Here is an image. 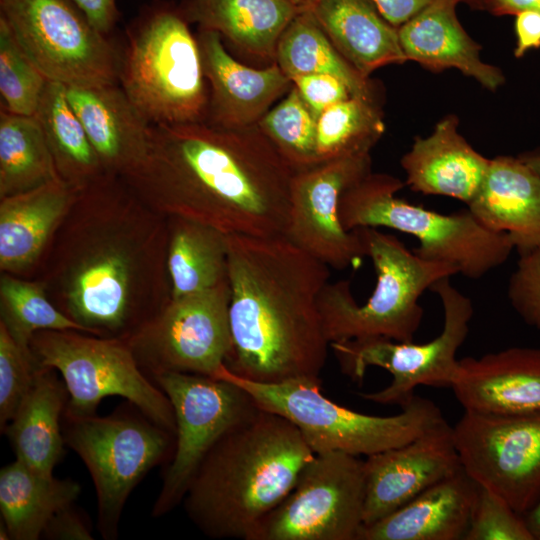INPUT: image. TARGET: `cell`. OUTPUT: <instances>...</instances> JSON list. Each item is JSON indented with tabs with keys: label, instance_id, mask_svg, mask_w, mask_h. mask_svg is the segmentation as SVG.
I'll return each mask as SVG.
<instances>
[{
	"label": "cell",
	"instance_id": "obj_1",
	"mask_svg": "<svg viewBox=\"0 0 540 540\" xmlns=\"http://www.w3.org/2000/svg\"><path fill=\"white\" fill-rule=\"evenodd\" d=\"M295 171L258 125H152L142 160L121 179L158 211L225 234L285 236Z\"/></svg>",
	"mask_w": 540,
	"mask_h": 540
},
{
	"label": "cell",
	"instance_id": "obj_2",
	"mask_svg": "<svg viewBox=\"0 0 540 540\" xmlns=\"http://www.w3.org/2000/svg\"><path fill=\"white\" fill-rule=\"evenodd\" d=\"M232 350L226 367L260 383L320 380L329 341L318 306L329 266L285 236L226 234Z\"/></svg>",
	"mask_w": 540,
	"mask_h": 540
},
{
	"label": "cell",
	"instance_id": "obj_3",
	"mask_svg": "<svg viewBox=\"0 0 540 540\" xmlns=\"http://www.w3.org/2000/svg\"><path fill=\"white\" fill-rule=\"evenodd\" d=\"M314 455L293 423L260 408L206 455L182 501L185 512L210 538L250 540Z\"/></svg>",
	"mask_w": 540,
	"mask_h": 540
},
{
	"label": "cell",
	"instance_id": "obj_4",
	"mask_svg": "<svg viewBox=\"0 0 540 540\" xmlns=\"http://www.w3.org/2000/svg\"><path fill=\"white\" fill-rule=\"evenodd\" d=\"M354 231L373 263L377 282L364 304L356 302L348 280L324 286L318 306L329 344L374 337L413 341L424 314L420 297L438 280L459 273L458 268L425 260L378 228Z\"/></svg>",
	"mask_w": 540,
	"mask_h": 540
},
{
	"label": "cell",
	"instance_id": "obj_5",
	"mask_svg": "<svg viewBox=\"0 0 540 540\" xmlns=\"http://www.w3.org/2000/svg\"><path fill=\"white\" fill-rule=\"evenodd\" d=\"M404 185L392 175L370 172L342 193V226L348 231L384 227L410 234L419 241L415 254L454 265L469 279L501 266L515 249L508 234L486 228L468 208L442 214L397 197Z\"/></svg>",
	"mask_w": 540,
	"mask_h": 540
},
{
	"label": "cell",
	"instance_id": "obj_6",
	"mask_svg": "<svg viewBox=\"0 0 540 540\" xmlns=\"http://www.w3.org/2000/svg\"><path fill=\"white\" fill-rule=\"evenodd\" d=\"M119 85L152 125L205 121L209 86L197 37L179 10L156 7L129 28Z\"/></svg>",
	"mask_w": 540,
	"mask_h": 540
},
{
	"label": "cell",
	"instance_id": "obj_7",
	"mask_svg": "<svg viewBox=\"0 0 540 540\" xmlns=\"http://www.w3.org/2000/svg\"><path fill=\"white\" fill-rule=\"evenodd\" d=\"M217 378L240 385L260 408L293 423L315 454L340 451L367 457L408 443L444 419L432 400L417 395L399 413L376 416L328 399L321 392L320 380L260 383L241 378L226 366Z\"/></svg>",
	"mask_w": 540,
	"mask_h": 540
},
{
	"label": "cell",
	"instance_id": "obj_8",
	"mask_svg": "<svg viewBox=\"0 0 540 540\" xmlns=\"http://www.w3.org/2000/svg\"><path fill=\"white\" fill-rule=\"evenodd\" d=\"M64 442L86 465L97 497V529L105 540L118 536L126 501L154 467L168 463L175 434L131 404L107 416L62 417Z\"/></svg>",
	"mask_w": 540,
	"mask_h": 540
},
{
	"label": "cell",
	"instance_id": "obj_9",
	"mask_svg": "<svg viewBox=\"0 0 540 540\" xmlns=\"http://www.w3.org/2000/svg\"><path fill=\"white\" fill-rule=\"evenodd\" d=\"M79 331H40L30 349L40 367L60 372L68 391L65 413L96 414L101 401L120 396L156 424L175 434V417L163 390L140 367L125 339Z\"/></svg>",
	"mask_w": 540,
	"mask_h": 540
},
{
	"label": "cell",
	"instance_id": "obj_10",
	"mask_svg": "<svg viewBox=\"0 0 540 540\" xmlns=\"http://www.w3.org/2000/svg\"><path fill=\"white\" fill-rule=\"evenodd\" d=\"M430 290L440 298L444 312L442 332L433 340L417 344L374 337L330 343L341 371L351 379H363L369 367L392 375L385 388L359 393L363 399L403 406L418 386L452 387L459 366L457 351L468 335L474 308L450 277L438 280Z\"/></svg>",
	"mask_w": 540,
	"mask_h": 540
},
{
	"label": "cell",
	"instance_id": "obj_11",
	"mask_svg": "<svg viewBox=\"0 0 540 540\" xmlns=\"http://www.w3.org/2000/svg\"><path fill=\"white\" fill-rule=\"evenodd\" d=\"M0 17L48 81L119 84L120 53L71 0H0Z\"/></svg>",
	"mask_w": 540,
	"mask_h": 540
},
{
	"label": "cell",
	"instance_id": "obj_12",
	"mask_svg": "<svg viewBox=\"0 0 540 540\" xmlns=\"http://www.w3.org/2000/svg\"><path fill=\"white\" fill-rule=\"evenodd\" d=\"M151 379L168 397L176 425L173 454L151 511L157 518L183 501L197 469L218 440L260 407L244 388L228 380L173 371Z\"/></svg>",
	"mask_w": 540,
	"mask_h": 540
},
{
	"label": "cell",
	"instance_id": "obj_13",
	"mask_svg": "<svg viewBox=\"0 0 540 540\" xmlns=\"http://www.w3.org/2000/svg\"><path fill=\"white\" fill-rule=\"evenodd\" d=\"M364 505V460L340 451L315 454L250 540H358Z\"/></svg>",
	"mask_w": 540,
	"mask_h": 540
},
{
	"label": "cell",
	"instance_id": "obj_14",
	"mask_svg": "<svg viewBox=\"0 0 540 540\" xmlns=\"http://www.w3.org/2000/svg\"><path fill=\"white\" fill-rule=\"evenodd\" d=\"M229 300L228 282L170 298L127 340L146 375L173 371L217 378L232 350Z\"/></svg>",
	"mask_w": 540,
	"mask_h": 540
},
{
	"label": "cell",
	"instance_id": "obj_15",
	"mask_svg": "<svg viewBox=\"0 0 540 540\" xmlns=\"http://www.w3.org/2000/svg\"><path fill=\"white\" fill-rule=\"evenodd\" d=\"M453 427L461 466L524 516L540 502V412L464 411Z\"/></svg>",
	"mask_w": 540,
	"mask_h": 540
},
{
	"label": "cell",
	"instance_id": "obj_16",
	"mask_svg": "<svg viewBox=\"0 0 540 540\" xmlns=\"http://www.w3.org/2000/svg\"><path fill=\"white\" fill-rule=\"evenodd\" d=\"M371 172L370 153L319 163L294 173L285 237L330 268H357L366 256L356 231L339 219L342 193Z\"/></svg>",
	"mask_w": 540,
	"mask_h": 540
},
{
	"label": "cell",
	"instance_id": "obj_17",
	"mask_svg": "<svg viewBox=\"0 0 540 540\" xmlns=\"http://www.w3.org/2000/svg\"><path fill=\"white\" fill-rule=\"evenodd\" d=\"M461 468L453 427L445 419L408 443L367 456L364 525L387 516Z\"/></svg>",
	"mask_w": 540,
	"mask_h": 540
},
{
	"label": "cell",
	"instance_id": "obj_18",
	"mask_svg": "<svg viewBox=\"0 0 540 540\" xmlns=\"http://www.w3.org/2000/svg\"><path fill=\"white\" fill-rule=\"evenodd\" d=\"M196 37L209 86L208 122L225 128L257 125L291 88V80L276 62L255 69L233 58L217 32L199 29Z\"/></svg>",
	"mask_w": 540,
	"mask_h": 540
},
{
	"label": "cell",
	"instance_id": "obj_19",
	"mask_svg": "<svg viewBox=\"0 0 540 540\" xmlns=\"http://www.w3.org/2000/svg\"><path fill=\"white\" fill-rule=\"evenodd\" d=\"M131 286L127 253L115 247L95 250L70 275L66 314L90 334L128 340L142 328L132 309Z\"/></svg>",
	"mask_w": 540,
	"mask_h": 540
},
{
	"label": "cell",
	"instance_id": "obj_20",
	"mask_svg": "<svg viewBox=\"0 0 540 540\" xmlns=\"http://www.w3.org/2000/svg\"><path fill=\"white\" fill-rule=\"evenodd\" d=\"M451 389L464 411L540 412V349L511 347L459 359Z\"/></svg>",
	"mask_w": 540,
	"mask_h": 540
},
{
	"label": "cell",
	"instance_id": "obj_21",
	"mask_svg": "<svg viewBox=\"0 0 540 540\" xmlns=\"http://www.w3.org/2000/svg\"><path fill=\"white\" fill-rule=\"evenodd\" d=\"M67 98L108 176L121 178L142 160L152 124L119 84L67 87Z\"/></svg>",
	"mask_w": 540,
	"mask_h": 540
},
{
	"label": "cell",
	"instance_id": "obj_22",
	"mask_svg": "<svg viewBox=\"0 0 540 540\" xmlns=\"http://www.w3.org/2000/svg\"><path fill=\"white\" fill-rule=\"evenodd\" d=\"M461 0H433L398 28L407 61L432 71L457 69L490 91L505 83L503 72L481 58V47L461 25L456 8Z\"/></svg>",
	"mask_w": 540,
	"mask_h": 540
},
{
	"label": "cell",
	"instance_id": "obj_23",
	"mask_svg": "<svg viewBox=\"0 0 540 540\" xmlns=\"http://www.w3.org/2000/svg\"><path fill=\"white\" fill-rule=\"evenodd\" d=\"M458 126L455 115L445 116L430 135L414 140L400 163L411 190L450 197L467 205L477 193L490 159L466 141Z\"/></svg>",
	"mask_w": 540,
	"mask_h": 540
},
{
	"label": "cell",
	"instance_id": "obj_24",
	"mask_svg": "<svg viewBox=\"0 0 540 540\" xmlns=\"http://www.w3.org/2000/svg\"><path fill=\"white\" fill-rule=\"evenodd\" d=\"M467 206L486 228L508 234L519 255L540 248V176L519 157L490 159Z\"/></svg>",
	"mask_w": 540,
	"mask_h": 540
},
{
	"label": "cell",
	"instance_id": "obj_25",
	"mask_svg": "<svg viewBox=\"0 0 540 540\" xmlns=\"http://www.w3.org/2000/svg\"><path fill=\"white\" fill-rule=\"evenodd\" d=\"M477 489V483L461 468L387 516L364 525L358 540L464 539Z\"/></svg>",
	"mask_w": 540,
	"mask_h": 540
},
{
	"label": "cell",
	"instance_id": "obj_26",
	"mask_svg": "<svg viewBox=\"0 0 540 540\" xmlns=\"http://www.w3.org/2000/svg\"><path fill=\"white\" fill-rule=\"evenodd\" d=\"M306 8L338 52L364 77L407 61L398 28L368 0H312Z\"/></svg>",
	"mask_w": 540,
	"mask_h": 540
},
{
	"label": "cell",
	"instance_id": "obj_27",
	"mask_svg": "<svg viewBox=\"0 0 540 540\" xmlns=\"http://www.w3.org/2000/svg\"><path fill=\"white\" fill-rule=\"evenodd\" d=\"M189 23L211 30L239 50L275 62L279 39L301 8L290 0H183Z\"/></svg>",
	"mask_w": 540,
	"mask_h": 540
},
{
	"label": "cell",
	"instance_id": "obj_28",
	"mask_svg": "<svg viewBox=\"0 0 540 540\" xmlns=\"http://www.w3.org/2000/svg\"><path fill=\"white\" fill-rule=\"evenodd\" d=\"M77 193L63 180L58 179L1 199L2 271H20L37 259L52 230L67 212Z\"/></svg>",
	"mask_w": 540,
	"mask_h": 540
},
{
	"label": "cell",
	"instance_id": "obj_29",
	"mask_svg": "<svg viewBox=\"0 0 540 540\" xmlns=\"http://www.w3.org/2000/svg\"><path fill=\"white\" fill-rule=\"evenodd\" d=\"M67 402L66 385L56 370L41 367L15 415L1 431L8 437L17 460L39 472L53 474L64 454L62 417Z\"/></svg>",
	"mask_w": 540,
	"mask_h": 540
},
{
	"label": "cell",
	"instance_id": "obj_30",
	"mask_svg": "<svg viewBox=\"0 0 540 540\" xmlns=\"http://www.w3.org/2000/svg\"><path fill=\"white\" fill-rule=\"evenodd\" d=\"M80 484L39 472L15 459L0 471V511L10 540H38L49 520L74 504Z\"/></svg>",
	"mask_w": 540,
	"mask_h": 540
},
{
	"label": "cell",
	"instance_id": "obj_31",
	"mask_svg": "<svg viewBox=\"0 0 540 540\" xmlns=\"http://www.w3.org/2000/svg\"><path fill=\"white\" fill-rule=\"evenodd\" d=\"M38 120L60 178L83 192L108 177L67 98V87L48 81L37 111Z\"/></svg>",
	"mask_w": 540,
	"mask_h": 540
},
{
	"label": "cell",
	"instance_id": "obj_32",
	"mask_svg": "<svg viewBox=\"0 0 540 540\" xmlns=\"http://www.w3.org/2000/svg\"><path fill=\"white\" fill-rule=\"evenodd\" d=\"M171 218L166 261L171 298L202 292L228 282L226 234L200 222Z\"/></svg>",
	"mask_w": 540,
	"mask_h": 540
},
{
	"label": "cell",
	"instance_id": "obj_33",
	"mask_svg": "<svg viewBox=\"0 0 540 540\" xmlns=\"http://www.w3.org/2000/svg\"><path fill=\"white\" fill-rule=\"evenodd\" d=\"M275 62L290 80L305 74H328L342 80L351 96L376 101L373 82L338 52L307 8L282 33Z\"/></svg>",
	"mask_w": 540,
	"mask_h": 540
},
{
	"label": "cell",
	"instance_id": "obj_34",
	"mask_svg": "<svg viewBox=\"0 0 540 540\" xmlns=\"http://www.w3.org/2000/svg\"><path fill=\"white\" fill-rule=\"evenodd\" d=\"M58 179L61 178L36 117L14 114L1 108V199Z\"/></svg>",
	"mask_w": 540,
	"mask_h": 540
},
{
	"label": "cell",
	"instance_id": "obj_35",
	"mask_svg": "<svg viewBox=\"0 0 540 540\" xmlns=\"http://www.w3.org/2000/svg\"><path fill=\"white\" fill-rule=\"evenodd\" d=\"M385 132L377 101L351 96L322 112L317 118L318 164L370 153Z\"/></svg>",
	"mask_w": 540,
	"mask_h": 540
},
{
	"label": "cell",
	"instance_id": "obj_36",
	"mask_svg": "<svg viewBox=\"0 0 540 540\" xmlns=\"http://www.w3.org/2000/svg\"><path fill=\"white\" fill-rule=\"evenodd\" d=\"M0 297V322L25 349L31 350V339L40 331L73 330L88 333L66 313L58 310L37 283L4 275L0 280Z\"/></svg>",
	"mask_w": 540,
	"mask_h": 540
},
{
	"label": "cell",
	"instance_id": "obj_37",
	"mask_svg": "<svg viewBox=\"0 0 540 540\" xmlns=\"http://www.w3.org/2000/svg\"><path fill=\"white\" fill-rule=\"evenodd\" d=\"M257 125L295 172L318 164L317 117L293 85Z\"/></svg>",
	"mask_w": 540,
	"mask_h": 540
},
{
	"label": "cell",
	"instance_id": "obj_38",
	"mask_svg": "<svg viewBox=\"0 0 540 540\" xmlns=\"http://www.w3.org/2000/svg\"><path fill=\"white\" fill-rule=\"evenodd\" d=\"M47 82L0 17L1 108L18 115L34 116Z\"/></svg>",
	"mask_w": 540,
	"mask_h": 540
},
{
	"label": "cell",
	"instance_id": "obj_39",
	"mask_svg": "<svg viewBox=\"0 0 540 540\" xmlns=\"http://www.w3.org/2000/svg\"><path fill=\"white\" fill-rule=\"evenodd\" d=\"M41 367L0 322V428L11 421Z\"/></svg>",
	"mask_w": 540,
	"mask_h": 540
},
{
	"label": "cell",
	"instance_id": "obj_40",
	"mask_svg": "<svg viewBox=\"0 0 540 540\" xmlns=\"http://www.w3.org/2000/svg\"><path fill=\"white\" fill-rule=\"evenodd\" d=\"M463 540H534V537L522 515L503 498L478 485L473 512Z\"/></svg>",
	"mask_w": 540,
	"mask_h": 540
},
{
	"label": "cell",
	"instance_id": "obj_41",
	"mask_svg": "<svg viewBox=\"0 0 540 540\" xmlns=\"http://www.w3.org/2000/svg\"><path fill=\"white\" fill-rule=\"evenodd\" d=\"M507 296L521 319L540 330V248L519 255Z\"/></svg>",
	"mask_w": 540,
	"mask_h": 540
},
{
	"label": "cell",
	"instance_id": "obj_42",
	"mask_svg": "<svg viewBox=\"0 0 540 540\" xmlns=\"http://www.w3.org/2000/svg\"><path fill=\"white\" fill-rule=\"evenodd\" d=\"M303 101L318 118L334 104L351 97L345 83L328 74H305L291 79Z\"/></svg>",
	"mask_w": 540,
	"mask_h": 540
},
{
	"label": "cell",
	"instance_id": "obj_43",
	"mask_svg": "<svg viewBox=\"0 0 540 540\" xmlns=\"http://www.w3.org/2000/svg\"><path fill=\"white\" fill-rule=\"evenodd\" d=\"M41 538L48 540H92V532L84 515L74 504L59 510L45 526Z\"/></svg>",
	"mask_w": 540,
	"mask_h": 540
},
{
	"label": "cell",
	"instance_id": "obj_44",
	"mask_svg": "<svg viewBox=\"0 0 540 540\" xmlns=\"http://www.w3.org/2000/svg\"><path fill=\"white\" fill-rule=\"evenodd\" d=\"M516 45L514 56L523 57L532 49L540 48V13L522 11L515 15Z\"/></svg>",
	"mask_w": 540,
	"mask_h": 540
},
{
	"label": "cell",
	"instance_id": "obj_45",
	"mask_svg": "<svg viewBox=\"0 0 540 540\" xmlns=\"http://www.w3.org/2000/svg\"><path fill=\"white\" fill-rule=\"evenodd\" d=\"M102 34L108 36L118 20L117 0H71Z\"/></svg>",
	"mask_w": 540,
	"mask_h": 540
},
{
	"label": "cell",
	"instance_id": "obj_46",
	"mask_svg": "<svg viewBox=\"0 0 540 540\" xmlns=\"http://www.w3.org/2000/svg\"><path fill=\"white\" fill-rule=\"evenodd\" d=\"M396 28L411 20L433 0H368Z\"/></svg>",
	"mask_w": 540,
	"mask_h": 540
},
{
	"label": "cell",
	"instance_id": "obj_47",
	"mask_svg": "<svg viewBox=\"0 0 540 540\" xmlns=\"http://www.w3.org/2000/svg\"><path fill=\"white\" fill-rule=\"evenodd\" d=\"M482 11L496 16H515L522 11L540 13V0H483Z\"/></svg>",
	"mask_w": 540,
	"mask_h": 540
},
{
	"label": "cell",
	"instance_id": "obj_48",
	"mask_svg": "<svg viewBox=\"0 0 540 540\" xmlns=\"http://www.w3.org/2000/svg\"><path fill=\"white\" fill-rule=\"evenodd\" d=\"M523 517L534 540H540V502Z\"/></svg>",
	"mask_w": 540,
	"mask_h": 540
},
{
	"label": "cell",
	"instance_id": "obj_49",
	"mask_svg": "<svg viewBox=\"0 0 540 540\" xmlns=\"http://www.w3.org/2000/svg\"><path fill=\"white\" fill-rule=\"evenodd\" d=\"M518 157L540 176V148L524 152Z\"/></svg>",
	"mask_w": 540,
	"mask_h": 540
},
{
	"label": "cell",
	"instance_id": "obj_50",
	"mask_svg": "<svg viewBox=\"0 0 540 540\" xmlns=\"http://www.w3.org/2000/svg\"><path fill=\"white\" fill-rule=\"evenodd\" d=\"M461 1L462 3L467 4L469 7L473 9L482 11L483 0H461Z\"/></svg>",
	"mask_w": 540,
	"mask_h": 540
},
{
	"label": "cell",
	"instance_id": "obj_51",
	"mask_svg": "<svg viewBox=\"0 0 540 540\" xmlns=\"http://www.w3.org/2000/svg\"><path fill=\"white\" fill-rule=\"evenodd\" d=\"M290 1L294 3L296 6H298L299 8L303 9V8H306L312 0H290Z\"/></svg>",
	"mask_w": 540,
	"mask_h": 540
}]
</instances>
